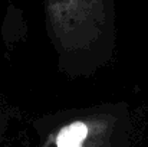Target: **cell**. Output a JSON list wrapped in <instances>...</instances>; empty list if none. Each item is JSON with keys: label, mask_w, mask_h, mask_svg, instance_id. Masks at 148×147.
Returning a JSON list of instances; mask_svg holds the SVG:
<instances>
[{"label": "cell", "mask_w": 148, "mask_h": 147, "mask_svg": "<svg viewBox=\"0 0 148 147\" xmlns=\"http://www.w3.org/2000/svg\"><path fill=\"white\" fill-rule=\"evenodd\" d=\"M86 136H88V127L84 123H73V124H71L59 131L58 139H56V144H58V147L81 144Z\"/></svg>", "instance_id": "obj_1"}, {"label": "cell", "mask_w": 148, "mask_h": 147, "mask_svg": "<svg viewBox=\"0 0 148 147\" xmlns=\"http://www.w3.org/2000/svg\"><path fill=\"white\" fill-rule=\"evenodd\" d=\"M68 147H81V144H75V146H68Z\"/></svg>", "instance_id": "obj_2"}]
</instances>
